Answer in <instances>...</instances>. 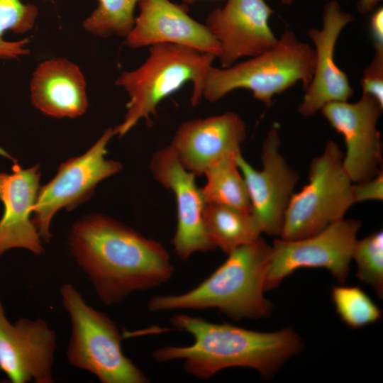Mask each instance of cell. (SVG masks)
<instances>
[{
    "label": "cell",
    "instance_id": "cell-1",
    "mask_svg": "<svg viewBox=\"0 0 383 383\" xmlns=\"http://www.w3.org/2000/svg\"><path fill=\"white\" fill-rule=\"evenodd\" d=\"M69 240L78 264L106 305L160 286L174 273L170 256L160 243L102 214L77 221Z\"/></svg>",
    "mask_w": 383,
    "mask_h": 383
},
{
    "label": "cell",
    "instance_id": "cell-2",
    "mask_svg": "<svg viewBox=\"0 0 383 383\" xmlns=\"http://www.w3.org/2000/svg\"><path fill=\"white\" fill-rule=\"evenodd\" d=\"M170 322L192 335L194 343L159 348L153 358L158 362L182 360L185 372L201 379L234 367L251 368L268 377L303 346L300 335L291 328L260 332L187 314L174 315Z\"/></svg>",
    "mask_w": 383,
    "mask_h": 383
},
{
    "label": "cell",
    "instance_id": "cell-3",
    "mask_svg": "<svg viewBox=\"0 0 383 383\" xmlns=\"http://www.w3.org/2000/svg\"><path fill=\"white\" fill-rule=\"evenodd\" d=\"M270 255L271 245L260 237L228 254L195 288L180 294L155 296L148 308L152 312L216 309L235 321L265 318L272 311L264 296Z\"/></svg>",
    "mask_w": 383,
    "mask_h": 383
},
{
    "label": "cell",
    "instance_id": "cell-4",
    "mask_svg": "<svg viewBox=\"0 0 383 383\" xmlns=\"http://www.w3.org/2000/svg\"><path fill=\"white\" fill-rule=\"evenodd\" d=\"M149 56L139 67L123 72L116 84L128 96L123 121L113 128L115 135H126L140 120L155 114L159 104L185 83H193L192 106L202 99L207 72L216 57L194 48L172 43L150 45Z\"/></svg>",
    "mask_w": 383,
    "mask_h": 383
},
{
    "label": "cell",
    "instance_id": "cell-5",
    "mask_svg": "<svg viewBox=\"0 0 383 383\" xmlns=\"http://www.w3.org/2000/svg\"><path fill=\"white\" fill-rule=\"evenodd\" d=\"M314 49L286 30L274 47L228 67L211 66L205 77L202 97L213 103L229 92L245 89L266 106L272 98L301 82L306 90L315 67Z\"/></svg>",
    "mask_w": 383,
    "mask_h": 383
},
{
    "label": "cell",
    "instance_id": "cell-6",
    "mask_svg": "<svg viewBox=\"0 0 383 383\" xmlns=\"http://www.w3.org/2000/svg\"><path fill=\"white\" fill-rule=\"evenodd\" d=\"M60 294L72 323L67 350L72 365L89 371L102 383L150 382L124 355L123 335L107 315L89 306L70 284H64Z\"/></svg>",
    "mask_w": 383,
    "mask_h": 383
},
{
    "label": "cell",
    "instance_id": "cell-7",
    "mask_svg": "<svg viewBox=\"0 0 383 383\" xmlns=\"http://www.w3.org/2000/svg\"><path fill=\"white\" fill-rule=\"evenodd\" d=\"M343 155L338 145L330 140L321 154L312 159L308 184L291 197L280 238H305L345 218L355 201L353 182L344 168Z\"/></svg>",
    "mask_w": 383,
    "mask_h": 383
},
{
    "label": "cell",
    "instance_id": "cell-8",
    "mask_svg": "<svg viewBox=\"0 0 383 383\" xmlns=\"http://www.w3.org/2000/svg\"><path fill=\"white\" fill-rule=\"evenodd\" d=\"M361 222L343 218L313 235L296 239H276L271 245L265 291L274 289L295 270L303 267L325 268L339 282L343 283Z\"/></svg>",
    "mask_w": 383,
    "mask_h": 383
},
{
    "label": "cell",
    "instance_id": "cell-9",
    "mask_svg": "<svg viewBox=\"0 0 383 383\" xmlns=\"http://www.w3.org/2000/svg\"><path fill=\"white\" fill-rule=\"evenodd\" d=\"M114 135L113 128H107L85 153L62 163L55 176L40 187L32 220L45 241L51 238L50 222L59 210H72L84 202L100 182L122 170L120 162L106 158Z\"/></svg>",
    "mask_w": 383,
    "mask_h": 383
},
{
    "label": "cell",
    "instance_id": "cell-10",
    "mask_svg": "<svg viewBox=\"0 0 383 383\" xmlns=\"http://www.w3.org/2000/svg\"><path fill=\"white\" fill-rule=\"evenodd\" d=\"M281 138L277 124L267 132L261 150L262 169L254 168L241 152L236 164L246 184L251 212L262 233L280 235L285 212L299 179L280 150Z\"/></svg>",
    "mask_w": 383,
    "mask_h": 383
},
{
    "label": "cell",
    "instance_id": "cell-11",
    "mask_svg": "<svg viewBox=\"0 0 383 383\" xmlns=\"http://www.w3.org/2000/svg\"><path fill=\"white\" fill-rule=\"evenodd\" d=\"M382 111L383 106L365 93L356 102L333 101L321 109L330 125L343 136V166L353 183L382 171V143L377 127Z\"/></svg>",
    "mask_w": 383,
    "mask_h": 383
},
{
    "label": "cell",
    "instance_id": "cell-12",
    "mask_svg": "<svg viewBox=\"0 0 383 383\" xmlns=\"http://www.w3.org/2000/svg\"><path fill=\"white\" fill-rule=\"evenodd\" d=\"M150 170L153 178L175 198L177 223L172 245L177 256L186 260L196 252L216 249L204 230L206 202L196 175L182 165L170 145L154 153Z\"/></svg>",
    "mask_w": 383,
    "mask_h": 383
},
{
    "label": "cell",
    "instance_id": "cell-13",
    "mask_svg": "<svg viewBox=\"0 0 383 383\" xmlns=\"http://www.w3.org/2000/svg\"><path fill=\"white\" fill-rule=\"evenodd\" d=\"M274 11L265 0H227L213 10L205 26L221 47L218 57L228 67L244 57H255L276 45L278 38L270 28Z\"/></svg>",
    "mask_w": 383,
    "mask_h": 383
},
{
    "label": "cell",
    "instance_id": "cell-14",
    "mask_svg": "<svg viewBox=\"0 0 383 383\" xmlns=\"http://www.w3.org/2000/svg\"><path fill=\"white\" fill-rule=\"evenodd\" d=\"M56 335L42 319L12 324L0 300V370L13 383L53 382Z\"/></svg>",
    "mask_w": 383,
    "mask_h": 383
},
{
    "label": "cell",
    "instance_id": "cell-15",
    "mask_svg": "<svg viewBox=\"0 0 383 383\" xmlns=\"http://www.w3.org/2000/svg\"><path fill=\"white\" fill-rule=\"evenodd\" d=\"M354 20L338 1L331 0L324 5L321 28L308 30L314 44L316 60L312 80L298 107L301 116H311L328 103L347 101L353 95L347 74L335 63V50L341 31Z\"/></svg>",
    "mask_w": 383,
    "mask_h": 383
},
{
    "label": "cell",
    "instance_id": "cell-16",
    "mask_svg": "<svg viewBox=\"0 0 383 383\" xmlns=\"http://www.w3.org/2000/svg\"><path fill=\"white\" fill-rule=\"evenodd\" d=\"M245 135V122L238 113L228 111L183 123L170 147L182 165L198 176L222 159L240 152Z\"/></svg>",
    "mask_w": 383,
    "mask_h": 383
},
{
    "label": "cell",
    "instance_id": "cell-17",
    "mask_svg": "<svg viewBox=\"0 0 383 383\" xmlns=\"http://www.w3.org/2000/svg\"><path fill=\"white\" fill-rule=\"evenodd\" d=\"M139 14L124 44L138 48L160 43H172L190 47L211 53L221 54L219 43L205 24L188 13L184 4L170 0H139Z\"/></svg>",
    "mask_w": 383,
    "mask_h": 383
},
{
    "label": "cell",
    "instance_id": "cell-18",
    "mask_svg": "<svg viewBox=\"0 0 383 383\" xmlns=\"http://www.w3.org/2000/svg\"><path fill=\"white\" fill-rule=\"evenodd\" d=\"M40 166L23 169L17 164L12 172H0V255L12 248H24L35 255L43 252L40 235L31 215L40 189Z\"/></svg>",
    "mask_w": 383,
    "mask_h": 383
},
{
    "label": "cell",
    "instance_id": "cell-19",
    "mask_svg": "<svg viewBox=\"0 0 383 383\" xmlns=\"http://www.w3.org/2000/svg\"><path fill=\"white\" fill-rule=\"evenodd\" d=\"M33 106L54 118H77L89 106L87 84L80 68L65 58H52L40 63L30 84Z\"/></svg>",
    "mask_w": 383,
    "mask_h": 383
},
{
    "label": "cell",
    "instance_id": "cell-20",
    "mask_svg": "<svg viewBox=\"0 0 383 383\" xmlns=\"http://www.w3.org/2000/svg\"><path fill=\"white\" fill-rule=\"evenodd\" d=\"M203 222L213 247L227 255L257 240L262 233L252 213L218 204H205Z\"/></svg>",
    "mask_w": 383,
    "mask_h": 383
},
{
    "label": "cell",
    "instance_id": "cell-21",
    "mask_svg": "<svg viewBox=\"0 0 383 383\" xmlns=\"http://www.w3.org/2000/svg\"><path fill=\"white\" fill-rule=\"evenodd\" d=\"M236 155L222 159L205 172L206 182L201 188L202 194L206 204L252 213L246 184L236 164Z\"/></svg>",
    "mask_w": 383,
    "mask_h": 383
},
{
    "label": "cell",
    "instance_id": "cell-22",
    "mask_svg": "<svg viewBox=\"0 0 383 383\" xmlns=\"http://www.w3.org/2000/svg\"><path fill=\"white\" fill-rule=\"evenodd\" d=\"M38 15V7L21 0H0V60L18 59L30 54L26 48L29 38L17 41H8L4 37L10 30L22 34L35 26Z\"/></svg>",
    "mask_w": 383,
    "mask_h": 383
},
{
    "label": "cell",
    "instance_id": "cell-23",
    "mask_svg": "<svg viewBox=\"0 0 383 383\" xmlns=\"http://www.w3.org/2000/svg\"><path fill=\"white\" fill-rule=\"evenodd\" d=\"M139 0H98L97 7L82 22L88 33L101 38H126L135 23V9Z\"/></svg>",
    "mask_w": 383,
    "mask_h": 383
},
{
    "label": "cell",
    "instance_id": "cell-24",
    "mask_svg": "<svg viewBox=\"0 0 383 383\" xmlns=\"http://www.w3.org/2000/svg\"><path fill=\"white\" fill-rule=\"evenodd\" d=\"M331 298L340 319L352 328H360L377 322L382 311L370 296L356 286H335Z\"/></svg>",
    "mask_w": 383,
    "mask_h": 383
},
{
    "label": "cell",
    "instance_id": "cell-25",
    "mask_svg": "<svg viewBox=\"0 0 383 383\" xmlns=\"http://www.w3.org/2000/svg\"><path fill=\"white\" fill-rule=\"evenodd\" d=\"M359 279L370 285L379 297L383 295V233H373L357 240L353 253Z\"/></svg>",
    "mask_w": 383,
    "mask_h": 383
},
{
    "label": "cell",
    "instance_id": "cell-26",
    "mask_svg": "<svg viewBox=\"0 0 383 383\" xmlns=\"http://www.w3.org/2000/svg\"><path fill=\"white\" fill-rule=\"evenodd\" d=\"M360 84L362 93L383 106V49H374L370 65L363 71Z\"/></svg>",
    "mask_w": 383,
    "mask_h": 383
},
{
    "label": "cell",
    "instance_id": "cell-27",
    "mask_svg": "<svg viewBox=\"0 0 383 383\" xmlns=\"http://www.w3.org/2000/svg\"><path fill=\"white\" fill-rule=\"evenodd\" d=\"M353 196L355 204L366 201H382V171L369 179L353 183Z\"/></svg>",
    "mask_w": 383,
    "mask_h": 383
},
{
    "label": "cell",
    "instance_id": "cell-28",
    "mask_svg": "<svg viewBox=\"0 0 383 383\" xmlns=\"http://www.w3.org/2000/svg\"><path fill=\"white\" fill-rule=\"evenodd\" d=\"M370 31L374 49H383V8L373 11L370 16Z\"/></svg>",
    "mask_w": 383,
    "mask_h": 383
},
{
    "label": "cell",
    "instance_id": "cell-29",
    "mask_svg": "<svg viewBox=\"0 0 383 383\" xmlns=\"http://www.w3.org/2000/svg\"><path fill=\"white\" fill-rule=\"evenodd\" d=\"M382 0H358L356 4L357 11L362 15H365L374 10Z\"/></svg>",
    "mask_w": 383,
    "mask_h": 383
},
{
    "label": "cell",
    "instance_id": "cell-30",
    "mask_svg": "<svg viewBox=\"0 0 383 383\" xmlns=\"http://www.w3.org/2000/svg\"><path fill=\"white\" fill-rule=\"evenodd\" d=\"M283 4L290 5L292 4L293 0H280Z\"/></svg>",
    "mask_w": 383,
    "mask_h": 383
},
{
    "label": "cell",
    "instance_id": "cell-31",
    "mask_svg": "<svg viewBox=\"0 0 383 383\" xmlns=\"http://www.w3.org/2000/svg\"><path fill=\"white\" fill-rule=\"evenodd\" d=\"M186 4H193L197 0H182Z\"/></svg>",
    "mask_w": 383,
    "mask_h": 383
}]
</instances>
